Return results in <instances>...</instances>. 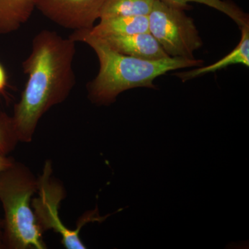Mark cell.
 I'll list each match as a JSON object with an SVG mask.
<instances>
[{
  "label": "cell",
  "instance_id": "obj_1",
  "mask_svg": "<svg viewBox=\"0 0 249 249\" xmlns=\"http://www.w3.org/2000/svg\"><path fill=\"white\" fill-rule=\"evenodd\" d=\"M76 43L47 29L33 39L31 53L22 64L27 83L11 117L18 142H31L41 118L70 96L76 85Z\"/></svg>",
  "mask_w": 249,
  "mask_h": 249
},
{
  "label": "cell",
  "instance_id": "obj_2",
  "mask_svg": "<svg viewBox=\"0 0 249 249\" xmlns=\"http://www.w3.org/2000/svg\"><path fill=\"white\" fill-rule=\"evenodd\" d=\"M70 38L86 43L94 51L99 61L97 76L87 85L88 98L98 106H109L120 93L137 88H155L156 78L168 72L183 68L201 67L197 59L168 58L147 60L124 55L111 49L87 30L75 31Z\"/></svg>",
  "mask_w": 249,
  "mask_h": 249
},
{
  "label": "cell",
  "instance_id": "obj_3",
  "mask_svg": "<svg viewBox=\"0 0 249 249\" xmlns=\"http://www.w3.org/2000/svg\"><path fill=\"white\" fill-rule=\"evenodd\" d=\"M37 191V179L29 168L13 163L0 173V201L4 209L3 241L10 249H45L47 245L31 199Z\"/></svg>",
  "mask_w": 249,
  "mask_h": 249
},
{
  "label": "cell",
  "instance_id": "obj_4",
  "mask_svg": "<svg viewBox=\"0 0 249 249\" xmlns=\"http://www.w3.org/2000/svg\"><path fill=\"white\" fill-rule=\"evenodd\" d=\"M149 32L170 57L195 59L194 53L203 46L193 18L186 10L156 0L148 15Z\"/></svg>",
  "mask_w": 249,
  "mask_h": 249
},
{
  "label": "cell",
  "instance_id": "obj_5",
  "mask_svg": "<svg viewBox=\"0 0 249 249\" xmlns=\"http://www.w3.org/2000/svg\"><path fill=\"white\" fill-rule=\"evenodd\" d=\"M52 164L47 160L43 173L37 178V197L31 200L33 211L36 220L42 232L52 230L62 237V244L67 249H84L86 247L80 237L82 227L88 223L102 222L108 215L101 217L98 209L90 211L80 218L79 224L75 230L65 227L59 217L60 204L65 196L63 186L52 177Z\"/></svg>",
  "mask_w": 249,
  "mask_h": 249
},
{
  "label": "cell",
  "instance_id": "obj_6",
  "mask_svg": "<svg viewBox=\"0 0 249 249\" xmlns=\"http://www.w3.org/2000/svg\"><path fill=\"white\" fill-rule=\"evenodd\" d=\"M107 0H34L36 9L60 27L88 30L95 25Z\"/></svg>",
  "mask_w": 249,
  "mask_h": 249
},
{
  "label": "cell",
  "instance_id": "obj_7",
  "mask_svg": "<svg viewBox=\"0 0 249 249\" xmlns=\"http://www.w3.org/2000/svg\"><path fill=\"white\" fill-rule=\"evenodd\" d=\"M100 38L116 52L134 58L158 60L170 57L150 32Z\"/></svg>",
  "mask_w": 249,
  "mask_h": 249
},
{
  "label": "cell",
  "instance_id": "obj_8",
  "mask_svg": "<svg viewBox=\"0 0 249 249\" xmlns=\"http://www.w3.org/2000/svg\"><path fill=\"white\" fill-rule=\"evenodd\" d=\"M98 37L134 35L149 32L148 16H117L100 19V22L87 30Z\"/></svg>",
  "mask_w": 249,
  "mask_h": 249
},
{
  "label": "cell",
  "instance_id": "obj_9",
  "mask_svg": "<svg viewBox=\"0 0 249 249\" xmlns=\"http://www.w3.org/2000/svg\"><path fill=\"white\" fill-rule=\"evenodd\" d=\"M242 37L240 42L235 49L225 57L206 67H196V69L186 72L176 73L183 82L192 80L196 77L209 73H214L226 67L233 65H242L249 67V24L240 28Z\"/></svg>",
  "mask_w": 249,
  "mask_h": 249
},
{
  "label": "cell",
  "instance_id": "obj_10",
  "mask_svg": "<svg viewBox=\"0 0 249 249\" xmlns=\"http://www.w3.org/2000/svg\"><path fill=\"white\" fill-rule=\"evenodd\" d=\"M34 0H0V34L18 31L30 19Z\"/></svg>",
  "mask_w": 249,
  "mask_h": 249
},
{
  "label": "cell",
  "instance_id": "obj_11",
  "mask_svg": "<svg viewBox=\"0 0 249 249\" xmlns=\"http://www.w3.org/2000/svg\"><path fill=\"white\" fill-rule=\"evenodd\" d=\"M156 0H107L99 19L117 16H148Z\"/></svg>",
  "mask_w": 249,
  "mask_h": 249
},
{
  "label": "cell",
  "instance_id": "obj_12",
  "mask_svg": "<svg viewBox=\"0 0 249 249\" xmlns=\"http://www.w3.org/2000/svg\"><path fill=\"white\" fill-rule=\"evenodd\" d=\"M161 1L186 11L191 9L189 3H197V4L209 6L212 9L220 11L222 14L227 15L228 17L232 19L240 28L249 24V15L244 12L239 6L232 1H226V0H161Z\"/></svg>",
  "mask_w": 249,
  "mask_h": 249
},
{
  "label": "cell",
  "instance_id": "obj_13",
  "mask_svg": "<svg viewBox=\"0 0 249 249\" xmlns=\"http://www.w3.org/2000/svg\"><path fill=\"white\" fill-rule=\"evenodd\" d=\"M17 142L11 117L5 113H1L0 114V154L6 156L14 150Z\"/></svg>",
  "mask_w": 249,
  "mask_h": 249
},
{
  "label": "cell",
  "instance_id": "obj_14",
  "mask_svg": "<svg viewBox=\"0 0 249 249\" xmlns=\"http://www.w3.org/2000/svg\"><path fill=\"white\" fill-rule=\"evenodd\" d=\"M8 85V76L4 66L0 63V94L4 93Z\"/></svg>",
  "mask_w": 249,
  "mask_h": 249
},
{
  "label": "cell",
  "instance_id": "obj_15",
  "mask_svg": "<svg viewBox=\"0 0 249 249\" xmlns=\"http://www.w3.org/2000/svg\"><path fill=\"white\" fill-rule=\"evenodd\" d=\"M14 163V160L8 158L6 156L0 154V173L9 168Z\"/></svg>",
  "mask_w": 249,
  "mask_h": 249
},
{
  "label": "cell",
  "instance_id": "obj_16",
  "mask_svg": "<svg viewBox=\"0 0 249 249\" xmlns=\"http://www.w3.org/2000/svg\"><path fill=\"white\" fill-rule=\"evenodd\" d=\"M4 241H3V220L0 219V249L4 248Z\"/></svg>",
  "mask_w": 249,
  "mask_h": 249
}]
</instances>
